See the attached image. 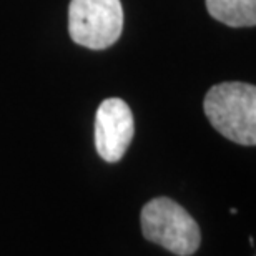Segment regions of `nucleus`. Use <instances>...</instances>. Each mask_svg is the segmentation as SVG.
Here are the masks:
<instances>
[{
    "label": "nucleus",
    "instance_id": "1",
    "mask_svg": "<svg viewBox=\"0 0 256 256\" xmlns=\"http://www.w3.org/2000/svg\"><path fill=\"white\" fill-rule=\"evenodd\" d=\"M204 115L220 135L238 145L256 143V88L243 82H223L204 96Z\"/></svg>",
    "mask_w": 256,
    "mask_h": 256
},
{
    "label": "nucleus",
    "instance_id": "2",
    "mask_svg": "<svg viewBox=\"0 0 256 256\" xmlns=\"http://www.w3.org/2000/svg\"><path fill=\"white\" fill-rule=\"evenodd\" d=\"M142 233L148 242L160 244L176 256H192L202 242L200 226L176 202L160 196L142 208Z\"/></svg>",
    "mask_w": 256,
    "mask_h": 256
},
{
    "label": "nucleus",
    "instance_id": "3",
    "mask_svg": "<svg viewBox=\"0 0 256 256\" xmlns=\"http://www.w3.org/2000/svg\"><path fill=\"white\" fill-rule=\"evenodd\" d=\"M124 28L120 0H72L68 5V34L76 45L90 50L112 47Z\"/></svg>",
    "mask_w": 256,
    "mask_h": 256
},
{
    "label": "nucleus",
    "instance_id": "4",
    "mask_svg": "<svg viewBox=\"0 0 256 256\" xmlns=\"http://www.w3.org/2000/svg\"><path fill=\"white\" fill-rule=\"evenodd\" d=\"M133 114L122 98H106L95 115V148L108 163L120 162L133 140Z\"/></svg>",
    "mask_w": 256,
    "mask_h": 256
},
{
    "label": "nucleus",
    "instance_id": "5",
    "mask_svg": "<svg viewBox=\"0 0 256 256\" xmlns=\"http://www.w3.org/2000/svg\"><path fill=\"white\" fill-rule=\"evenodd\" d=\"M208 14L228 27H254L256 0H206Z\"/></svg>",
    "mask_w": 256,
    "mask_h": 256
}]
</instances>
